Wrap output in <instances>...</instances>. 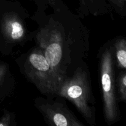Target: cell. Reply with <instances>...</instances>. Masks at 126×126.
<instances>
[{
    "instance_id": "obj_1",
    "label": "cell",
    "mask_w": 126,
    "mask_h": 126,
    "mask_svg": "<svg viewBox=\"0 0 126 126\" xmlns=\"http://www.w3.org/2000/svg\"><path fill=\"white\" fill-rule=\"evenodd\" d=\"M57 95L73 103L90 124L94 123L93 111L89 105V84L87 74L84 70L78 68L71 78H65L60 84Z\"/></svg>"
},
{
    "instance_id": "obj_2",
    "label": "cell",
    "mask_w": 126,
    "mask_h": 126,
    "mask_svg": "<svg viewBox=\"0 0 126 126\" xmlns=\"http://www.w3.org/2000/svg\"><path fill=\"white\" fill-rule=\"evenodd\" d=\"M24 70L32 81L41 93L57 94L62 83L47 61L39 48H36L26 59Z\"/></svg>"
},
{
    "instance_id": "obj_3",
    "label": "cell",
    "mask_w": 126,
    "mask_h": 126,
    "mask_svg": "<svg viewBox=\"0 0 126 126\" xmlns=\"http://www.w3.org/2000/svg\"><path fill=\"white\" fill-rule=\"evenodd\" d=\"M100 77L105 118L108 124H113L119 119V110L116 95L113 56L109 49H106L102 55Z\"/></svg>"
},
{
    "instance_id": "obj_4",
    "label": "cell",
    "mask_w": 126,
    "mask_h": 126,
    "mask_svg": "<svg viewBox=\"0 0 126 126\" xmlns=\"http://www.w3.org/2000/svg\"><path fill=\"white\" fill-rule=\"evenodd\" d=\"M36 39L49 65L61 82L65 78L63 66V42L61 33L55 28L46 27L38 32Z\"/></svg>"
},
{
    "instance_id": "obj_5",
    "label": "cell",
    "mask_w": 126,
    "mask_h": 126,
    "mask_svg": "<svg viewBox=\"0 0 126 126\" xmlns=\"http://www.w3.org/2000/svg\"><path fill=\"white\" fill-rule=\"evenodd\" d=\"M38 102L37 107L48 123L57 126H82L68 108L62 103L50 102L44 99Z\"/></svg>"
},
{
    "instance_id": "obj_6",
    "label": "cell",
    "mask_w": 126,
    "mask_h": 126,
    "mask_svg": "<svg viewBox=\"0 0 126 126\" xmlns=\"http://www.w3.org/2000/svg\"><path fill=\"white\" fill-rule=\"evenodd\" d=\"M1 29L5 38L12 42L21 41L25 33L23 23L14 15H8L4 18Z\"/></svg>"
},
{
    "instance_id": "obj_7",
    "label": "cell",
    "mask_w": 126,
    "mask_h": 126,
    "mask_svg": "<svg viewBox=\"0 0 126 126\" xmlns=\"http://www.w3.org/2000/svg\"><path fill=\"white\" fill-rule=\"evenodd\" d=\"M115 56L119 67L126 69V39L119 38L114 44Z\"/></svg>"
},
{
    "instance_id": "obj_8",
    "label": "cell",
    "mask_w": 126,
    "mask_h": 126,
    "mask_svg": "<svg viewBox=\"0 0 126 126\" xmlns=\"http://www.w3.org/2000/svg\"><path fill=\"white\" fill-rule=\"evenodd\" d=\"M118 93L120 99L126 103V73L122 74L119 76Z\"/></svg>"
},
{
    "instance_id": "obj_9",
    "label": "cell",
    "mask_w": 126,
    "mask_h": 126,
    "mask_svg": "<svg viewBox=\"0 0 126 126\" xmlns=\"http://www.w3.org/2000/svg\"><path fill=\"white\" fill-rule=\"evenodd\" d=\"M117 9V11L123 16L126 14V0H110Z\"/></svg>"
},
{
    "instance_id": "obj_10",
    "label": "cell",
    "mask_w": 126,
    "mask_h": 126,
    "mask_svg": "<svg viewBox=\"0 0 126 126\" xmlns=\"http://www.w3.org/2000/svg\"><path fill=\"white\" fill-rule=\"evenodd\" d=\"M11 115L9 113H5L0 119V126H9L11 125Z\"/></svg>"
},
{
    "instance_id": "obj_11",
    "label": "cell",
    "mask_w": 126,
    "mask_h": 126,
    "mask_svg": "<svg viewBox=\"0 0 126 126\" xmlns=\"http://www.w3.org/2000/svg\"><path fill=\"white\" fill-rule=\"evenodd\" d=\"M6 70H7V68H6V65H0V82L3 79L4 76L6 74Z\"/></svg>"
},
{
    "instance_id": "obj_12",
    "label": "cell",
    "mask_w": 126,
    "mask_h": 126,
    "mask_svg": "<svg viewBox=\"0 0 126 126\" xmlns=\"http://www.w3.org/2000/svg\"><path fill=\"white\" fill-rule=\"evenodd\" d=\"M50 1H52V0H50Z\"/></svg>"
},
{
    "instance_id": "obj_13",
    "label": "cell",
    "mask_w": 126,
    "mask_h": 126,
    "mask_svg": "<svg viewBox=\"0 0 126 126\" xmlns=\"http://www.w3.org/2000/svg\"></svg>"
}]
</instances>
